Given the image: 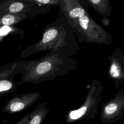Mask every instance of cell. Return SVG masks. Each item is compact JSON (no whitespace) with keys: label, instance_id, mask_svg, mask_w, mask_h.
<instances>
[{"label":"cell","instance_id":"obj_6","mask_svg":"<svg viewBox=\"0 0 124 124\" xmlns=\"http://www.w3.org/2000/svg\"><path fill=\"white\" fill-rule=\"evenodd\" d=\"M107 59L110 62L108 75L114 82L115 88L119 89L124 80V54L121 48H116Z\"/></svg>","mask_w":124,"mask_h":124},{"label":"cell","instance_id":"obj_3","mask_svg":"<svg viewBox=\"0 0 124 124\" xmlns=\"http://www.w3.org/2000/svg\"><path fill=\"white\" fill-rule=\"evenodd\" d=\"M103 86L102 82L94 79L89 85L85 101L76 109L69 110L66 116L67 124L93 119L98 112V107L101 101Z\"/></svg>","mask_w":124,"mask_h":124},{"label":"cell","instance_id":"obj_7","mask_svg":"<svg viewBox=\"0 0 124 124\" xmlns=\"http://www.w3.org/2000/svg\"><path fill=\"white\" fill-rule=\"evenodd\" d=\"M59 6L71 28L79 17L88 13L78 0H61Z\"/></svg>","mask_w":124,"mask_h":124},{"label":"cell","instance_id":"obj_5","mask_svg":"<svg viewBox=\"0 0 124 124\" xmlns=\"http://www.w3.org/2000/svg\"><path fill=\"white\" fill-rule=\"evenodd\" d=\"M124 115V89H118L114 96L104 102L101 106V121L106 124L113 123Z\"/></svg>","mask_w":124,"mask_h":124},{"label":"cell","instance_id":"obj_10","mask_svg":"<svg viewBox=\"0 0 124 124\" xmlns=\"http://www.w3.org/2000/svg\"><path fill=\"white\" fill-rule=\"evenodd\" d=\"M84 1L102 17L109 16L112 7L109 0H85Z\"/></svg>","mask_w":124,"mask_h":124},{"label":"cell","instance_id":"obj_9","mask_svg":"<svg viewBox=\"0 0 124 124\" xmlns=\"http://www.w3.org/2000/svg\"><path fill=\"white\" fill-rule=\"evenodd\" d=\"M47 104L46 101L40 103L32 112L15 124H41L50 109L47 107Z\"/></svg>","mask_w":124,"mask_h":124},{"label":"cell","instance_id":"obj_14","mask_svg":"<svg viewBox=\"0 0 124 124\" xmlns=\"http://www.w3.org/2000/svg\"><path fill=\"white\" fill-rule=\"evenodd\" d=\"M5 28H2L0 30V35H4L8 33V32L10 31V29L8 28V27L6 26Z\"/></svg>","mask_w":124,"mask_h":124},{"label":"cell","instance_id":"obj_4","mask_svg":"<svg viewBox=\"0 0 124 124\" xmlns=\"http://www.w3.org/2000/svg\"><path fill=\"white\" fill-rule=\"evenodd\" d=\"M72 28L79 43L109 45L112 41L111 35L95 22L88 13L79 17Z\"/></svg>","mask_w":124,"mask_h":124},{"label":"cell","instance_id":"obj_11","mask_svg":"<svg viewBox=\"0 0 124 124\" xmlns=\"http://www.w3.org/2000/svg\"><path fill=\"white\" fill-rule=\"evenodd\" d=\"M34 4L49 7L59 5L61 0H26Z\"/></svg>","mask_w":124,"mask_h":124},{"label":"cell","instance_id":"obj_1","mask_svg":"<svg viewBox=\"0 0 124 124\" xmlns=\"http://www.w3.org/2000/svg\"><path fill=\"white\" fill-rule=\"evenodd\" d=\"M59 13V17L44 28L39 41L28 46L21 57L26 58L46 50L59 52L68 57L77 53L79 46L76 35L62 13L60 11Z\"/></svg>","mask_w":124,"mask_h":124},{"label":"cell","instance_id":"obj_13","mask_svg":"<svg viewBox=\"0 0 124 124\" xmlns=\"http://www.w3.org/2000/svg\"><path fill=\"white\" fill-rule=\"evenodd\" d=\"M101 22L102 24L105 27H108L110 26L111 21L108 17H102L101 18Z\"/></svg>","mask_w":124,"mask_h":124},{"label":"cell","instance_id":"obj_12","mask_svg":"<svg viewBox=\"0 0 124 124\" xmlns=\"http://www.w3.org/2000/svg\"><path fill=\"white\" fill-rule=\"evenodd\" d=\"M16 84L9 80H2L0 81V92L7 91L10 90H16Z\"/></svg>","mask_w":124,"mask_h":124},{"label":"cell","instance_id":"obj_2","mask_svg":"<svg viewBox=\"0 0 124 124\" xmlns=\"http://www.w3.org/2000/svg\"><path fill=\"white\" fill-rule=\"evenodd\" d=\"M78 62L74 59L57 51H50L42 58L28 61L19 84H38L51 81L75 70Z\"/></svg>","mask_w":124,"mask_h":124},{"label":"cell","instance_id":"obj_8","mask_svg":"<svg viewBox=\"0 0 124 124\" xmlns=\"http://www.w3.org/2000/svg\"><path fill=\"white\" fill-rule=\"evenodd\" d=\"M41 94V93L31 92L15 96L5 106L4 111L12 113L24 110L34 104Z\"/></svg>","mask_w":124,"mask_h":124}]
</instances>
